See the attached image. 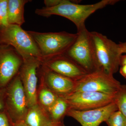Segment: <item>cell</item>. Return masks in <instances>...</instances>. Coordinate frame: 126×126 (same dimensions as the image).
Listing matches in <instances>:
<instances>
[{"label":"cell","instance_id":"cell-1","mask_svg":"<svg viewBox=\"0 0 126 126\" xmlns=\"http://www.w3.org/2000/svg\"><path fill=\"white\" fill-rule=\"evenodd\" d=\"M118 1L117 0H102L92 4L81 5L76 1L63 0L61 4L54 7L36 9L35 13L46 17L54 15L63 16L73 23L78 31L85 27L86 20L95 11L109 5L115 4Z\"/></svg>","mask_w":126,"mask_h":126},{"label":"cell","instance_id":"cell-2","mask_svg":"<svg viewBox=\"0 0 126 126\" xmlns=\"http://www.w3.org/2000/svg\"><path fill=\"white\" fill-rule=\"evenodd\" d=\"M96 71L113 76L120 66L122 55L119 44L97 32H90Z\"/></svg>","mask_w":126,"mask_h":126},{"label":"cell","instance_id":"cell-3","mask_svg":"<svg viewBox=\"0 0 126 126\" xmlns=\"http://www.w3.org/2000/svg\"><path fill=\"white\" fill-rule=\"evenodd\" d=\"M0 43L13 47L23 60L43 57L34 39L28 31L18 25L9 24L0 27Z\"/></svg>","mask_w":126,"mask_h":126},{"label":"cell","instance_id":"cell-4","mask_svg":"<svg viewBox=\"0 0 126 126\" xmlns=\"http://www.w3.org/2000/svg\"><path fill=\"white\" fill-rule=\"evenodd\" d=\"M27 31L40 50L42 60L64 54L74 43L77 36V33L65 32L41 33Z\"/></svg>","mask_w":126,"mask_h":126},{"label":"cell","instance_id":"cell-5","mask_svg":"<svg viewBox=\"0 0 126 126\" xmlns=\"http://www.w3.org/2000/svg\"><path fill=\"white\" fill-rule=\"evenodd\" d=\"M29 108L27 96L18 73L6 88L5 110L14 123L24 121Z\"/></svg>","mask_w":126,"mask_h":126},{"label":"cell","instance_id":"cell-6","mask_svg":"<svg viewBox=\"0 0 126 126\" xmlns=\"http://www.w3.org/2000/svg\"><path fill=\"white\" fill-rule=\"evenodd\" d=\"M73 44L64 54L88 73L96 71L90 32L86 26L78 31Z\"/></svg>","mask_w":126,"mask_h":126},{"label":"cell","instance_id":"cell-7","mask_svg":"<svg viewBox=\"0 0 126 126\" xmlns=\"http://www.w3.org/2000/svg\"><path fill=\"white\" fill-rule=\"evenodd\" d=\"M122 86L121 83L113 76L96 71L88 73L76 81L74 92H97L116 94Z\"/></svg>","mask_w":126,"mask_h":126},{"label":"cell","instance_id":"cell-8","mask_svg":"<svg viewBox=\"0 0 126 126\" xmlns=\"http://www.w3.org/2000/svg\"><path fill=\"white\" fill-rule=\"evenodd\" d=\"M116 95L97 92H75L63 98L69 109L82 111L107 106L114 102Z\"/></svg>","mask_w":126,"mask_h":126},{"label":"cell","instance_id":"cell-9","mask_svg":"<svg viewBox=\"0 0 126 126\" xmlns=\"http://www.w3.org/2000/svg\"><path fill=\"white\" fill-rule=\"evenodd\" d=\"M23 59L13 47L0 46V89L5 88L19 73Z\"/></svg>","mask_w":126,"mask_h":126},{"label":"cell","instance_id":"cell-10","mask_svg":"<svg viewBox=\"0 0 126 126\" xmlns=\"http://www.w3.org/2000/svg\"><path fill=\"white\" fill-rule=\"evenodd\" d=\"M41 63L42 60L36 57H30L23 60V64L19 72L29 108L38 103L37 73Z\"/></svg>","mask_w":126,"mask_h":126},{"label":"cell","instance_id":"cell-11","mask_svg":"<svg viewBox=\"0 0 126 126\" xmlns=\"http://www.w3.org/2000/svg\"><path fill=\"white\" fill-rule=\"evenodd\" d=\"M118 110L116 104L113 102L102 107L90 110L81 111L69 109L66 115L77 120L82 126H98Z\"/></svg>","mask_w":126,"mask_h":126},{"label":"cell","instance_id":"cell-12","mask_svg":"<svg viewBox=\"0 0 126 126\" xmlns=\"http://www.w3.org/2000/svg\"><path fill=\"white\" fill-rule=\"evenodd\" d=\"M41 64L49 70L75 81L88 74L65 54L42 60Z\"/></svg>","mask_w":126,"mask_h":126},{"label":"cell","instance_id":"cell-13","mask_svg":"<svg viewBox=\"0 0 126 126\" xmlns=\"http://www.w3.org/2000/svg\"><path fill=\"white\" fill-rule=\"evenodd\" d=\"M41 78L47 87L59 97H64L74 92L76 81L53 72L41 64Z\"/></svg>","mask_w":126,"mask_h":126},{"label":"cell","instance_id":"cell-14","mask_svg":"<svg viewBox=\"0 0 126 126\" xmlns=\"http://www.w3.org/2000/svg\"><path fill=\"white\" fill-rule=\"evenodd\" d=\"M24 121L29 126H47L52 121L48 112L38 103L29 108Z\"/></svg>","mask_w":126,"mask_h":126},{"label":"cell","instance_id":"cell-15","mask_svg":"<svg viewBox=\"0 0 126 126\" xmlns=\"http://www.w3.org/2000/svg\"><path fill=\"white\" fill-rule=\"evenodd\" d=\"M30 0H8L7 19L9 24L21 26L25 22L24 12L25 5Z\"/></svg>","mask_w":126,"mask_h":126},{"label":"cell","instance_id":"cell-16","mask_svg":"<svg viewBox=\"0 0 126 126\" xmlns=\"http://www.w3.org/2000/svg\"><path fill=\"white\" fill-rule=\"evenodd\" d=\"M41 87L38 92V103L47 111L59 97L46 86L41 78Z\"/></svg>","mask_w":126,"mask_h":126},{"label":"cell","instance_id":"cell-17","mask_svg":"<svg viewBox=\"0 0 126 126\" xmlns=\"http://www.w3.org/2000/svg\"><path fill=\"white\" fill-rule=\"evenodd\" d=\"M69 109V106L64 98L59 97L47 112L52 121H63Z\"/></svg>","mask_w":126,"mask_h":126},{"label":"cell","instance_id":"cell-18","mask_svg":"<svg viewBox=\"0 0 126 126\" xmlns=\"http://www.w3.org/2000/svg\"><path fill=\"white\" fill-rule=\"evenodd\" d=\"M114 102L116 104L118 110L126 118V85H122Z\"/></svg>","mask_w":126,"mask_h":126},{"label":"cell","instance_id":"cell-19","mask_svg":"<svg viewBox=\"0 0 126 126\" xmlns=\"http://www.w3.org/2000/svg\"><path fill=\"white\" fill-rule=\"evenodd\" d=\"M106 122L108 126H126V118L118 110L113 113Z\"/></svg>","mask_w":126,"mask_h":126},{"label":"cell","instance_id":"cell-20","mask_svg":"<svg viewBox=\"0 0 126 126\" xmlns=\"http://www.w3.org/2000/svg\"><path fill=\"white\" fill-rule=\"evenodd\" d=\"M8 0H0V27L9 25L7 19Z\"/></svg>","mask_w":126,"mask_h":126},{"label":"cell","instance_id":"cell-21","mask_svg":"<svg viewBox=\"0 0 126 126\" xmlns=\"http://www.w3.org/2000/svg\"><path fill=\"white\" fill-rule=\"evenodd\" d=\"M13 126V123L5 110L0 111V126Z\"/></svg>","mask_w":126,"mask_h":126},{"label":"cell","instance_id":"cell-22","mask_svg":"<svg viewBox=\"0 0 126 126\" xmlns=\"http://www.w3.org/2000/svg\"><path fill=\"white\" fill-rule=\"evenodd\" d=\"M6 88L0 89V111L5 110Z\"/></svg>","mask_w":126,"mask_h":126},{"label":"cell","instance_id":"cell-23","mask_svg":"<svg viewBox=\"0 0 126 126\" xmlns=\"http://www.w3.org/2000/svg\"><path fill=\"white\" fill-rule=\"evenodd\" d=\"M63 0H45L44 3L46 7H52L56 6L61 2Z\"/></svg>","mask_w":126,"mask_h":126},{"label":"cell","instance_id":"cell-24","mask_svg":"<svg viewBox=\"0 0 126 126\" xmlns=\"http://www.w3.org/2000/svg\"><path fill=\"white\" fill-rule=\"evenodd\" d=\"M47 126H65L63 121L55 122L51 121Z\"/></svg>","mask_w":126,"mask_h":126},{"label":"cell","instance_id":"cell-25","mask_svg":"<svg viewBox=\"0 0 126 126\" xmlns=\"http://www.w3.org/2000/svg\"><path fill=\"white\" fill-rule=\"evenodd\" d=\"M119 72L124 78L126 79V64L121 65Z\"/></svg>","mask_w":126,"mask_h":126},{"label":"cell","instance_id":"cell-26","mask_svg":"<svg viewBox=\"0 0 126 126\" xmlns=\"http://www.w3.org/2000/svg\"><path fill=\"white\" fill-rule=\"evenodd\" d=\"M119 45L122 53L126 54V41L124 43L120 42Z\"/></svg>","mask_w":126,"mask_h":126},{"label":"cell","instance_id":"cell-27","mask_svg":"<svg viewBox=\"0 0 126 126\" xmlns=\"http://www.w3.org/2000/svg\"><path fill=\"white\" fill-rule=\"evenodd\" d=\"M13 126H29L27 125L24 121L16 122L13 123Z\"/></svg>","mask_w":126,"mask_h":126},{"label":"cell","instance_id":"cell-28","mask_svg":"<svg viewBox=\"0 0 126 126\" xmlns=\"http://www.w3.org/2000/svg\"><path fill=\"white\" fill-rule=\"evenodd\" d=\"M126 64V55H122L120 60V66Z\"/></svg>","mask_w":126,"mask_h":126}]
</instances>
